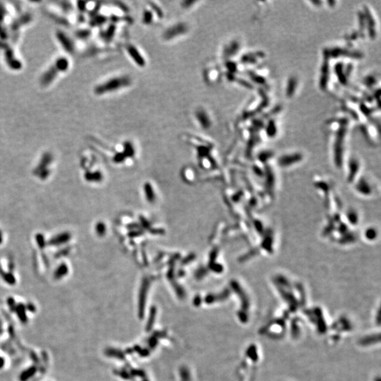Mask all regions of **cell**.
I'll use <instances>...</instances> for the list:
<instances>
[{"instance_id":"cell-1","label":"cell","mask_w":381,"mask_h":381,"mask_svg":"<svg viewBox=\"0 0 381 381\" xmlns=\"http://www.w3.org/2000/svg\"><path fill=\"white\" fill-rule=\"evenodd\" d=\"M132 84V78L127 74H117L107 78L99 83L94 89L95 93L98 95L113 94L122 91L130 87Z\"/></svg>"},{"instance_id":"cell-2","label":"cell","mask_w":381,"mask_h":381,"mask_svg":"<svg viewBox=\"0 0 381 381\" xmlns=\"http://www.w3.org/2000/svg\"><path fill=\"white\" fill-rule=\"evenodd\" d=\"M188 31L189 26L187 23L184 21H178L165 28L162 37L165 41H172L185 35Z\"/></svg>"},{"instance_id":"cell-3","label":"cell","mask_w":381,"mask_h":381,"mask_svg":"<svg viewBox=\"0 0 381 381\" xmlns=\"http://www.w3.org/2000/svg\"><path fill=\"white\" fill-rule=\"evenodd\" d=\"M194 117L200 127L203 129H208L212 125V121L206 109L203 107H199L194 112Z\"/></svg>"},{"instance_id":"cell-4","label":"cell","mask_w":381,"mask_h":381,"mask_svg":"<svg viewBox=\"0 0 381 381\" xmlns=\"http://www.w3.org/2000/svg\"><path fill=\"white\" fill-rule=\"evenodd\" d=\"M126 52L136 65L141 67H145L146 64L145 57L143 56L139 49L136 45L132 44H127L126 47Z\"/></svg>"},{"instance_id":"cell-5","label":"cell","mask_w":381,"mask_h":381,"mask_svg":"<svg viewBox=\"0 0 381 381\" xmlns=\"http://www.w3.org/2000/svg\"><path fill=\"white\" fill-rule=\"evenodd\" d=\"M294 83H295V81H294V80H293V79L290 80V82H289V86H288V88H287V90H288L287 91V93L291 94V95L292 94L293 92H294V86H292V85H293Z\"/></svg>"}]
</instances>
